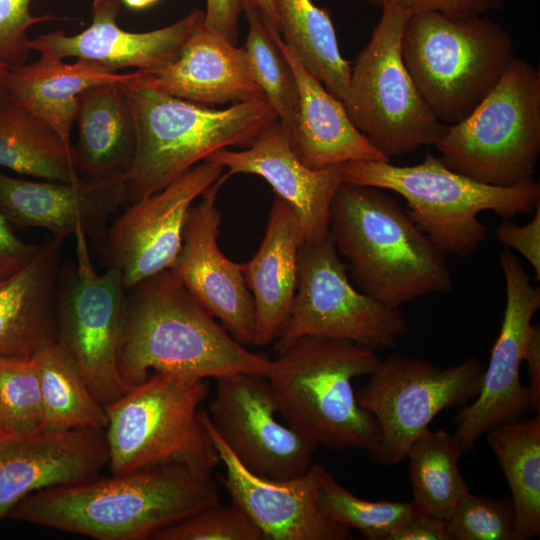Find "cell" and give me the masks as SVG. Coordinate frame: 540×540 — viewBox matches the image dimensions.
I'll use <instances>...</instances> for the list:
<instances>
[{
  "mask_svg": "<svg viewBox=\"0 0 540 540\" xmlns=\"http://www.w3.org/2000/svg\"><path fill=\"white\" fill-rule=\"evenodd\" d=\"M278 30L305 68L337 99L346 100L351 64L340 54L327 10L311 0H272Z\"/></svg>",
  "mask_w": 540,
  "mask_h": 540,
  "instance_id": "obj_29",
  "label": "cell"
},
{
  "mask_svg": "<svg viewBox=\"0 0 540 540\" xmlns=\"http://www.w3.org/2000/svg\"><path fill=\"white\" fill-rule=\"evenodd\" d=\"M375 350L342 339L304 336L277 353L266 378L288 426L319 446L372 453L381 432L356 399L352 380L381 363Z\"/></svg>",
  "mask_w": 540,
  "mask_h": 540,
  "instance_id": "obj_5",
  "label": "cell"
},
{
  "mask_svg": "<svg viewBox=\"0 0 540 540\" xmlns=\"http://www.w3.org/2000/svg\"><path fill=\"white\" fill-rule=\"evenodd\" d=\"M10 66L0 59V100L6 96V81Z\"/></svg>",
  "mask_w": 540,
  "mask_h": 540,
  "instance_id": "obj_47",
  "label": "cell"
},
{
  "mask_svg": "<svg viewBox=\"0 0 540 540\" xmlns=\"http://www.w3.org/2000/svg\"><path fill=\"white\" fill-rule=\"evenodd\" d=\"M154 540H264L261 530L237 506L220 502L156 533Z\"/></svg>",
  "mask_w": 540,
  "mask_h": 540,
  "instance_id": "obj_38",
  "label": "cell"
},
{
  "mask_svg": "<svg viewBox=\"0 0 540 540\" xmlns=\"http://www.w3.org/2000/svg\"><path fill=\"white\" fill-rule=\"evenodd\" d=\"M92 23L79 34L63 31L44 34L28 41L29 50L57 58L76 57L103 66L110 72L133 67L157 70L173 62L183 45L204 20V12L194 10L178 22L150 32L134 33L120 28L118 0H93Z\"/></svg>",
  "mask_w": 540,
  "mask_h": 540,
  "instance_id": "obj_22",
  "label": "cell"
},
{
  "mask_svg": "<svg viewBox=\"0 0 540 540\" xmlns=\"http://www.w3.org/2000/svg\"><path fill=\"white\" fill-rule=\"evenodd\" d=\"M76 240L77 265L66 272L55 295V340L76 363L97 401L106 406L134 387L118 368L126 289L118 270L95 271L86 236Z\"/></svg>",
  "mask_w": 540,
  "mask_h": 540,
  "instance_id": "obj_13",
  "label": "cell"
},
{
  "mask_svg": "<svg viewBox=\"0 0 540 540\" xmlns=\"http://www.w3.org/2000/svg\"><path fill=\"white\" fill-rule=\"evenodd\" d=\"M358 54L346 100L352 123L389 159L436 144L448 129L431 112L404 64L401 40L412 12L386 5Z\"/></svg>",
  "mask_w": 540,
  "mask_h": 540,
  "instance_id": "obj_10",
  "label": "cell"
},
{
  "mask_svg": "<svg viewBox=\"0 0 540 540\" xmlns=\"http://www.w3.org/2000/svg\"><path fill=\"white\" fill-rule=\"evenodd\" d=\"M496 238L505 247L519 252L532 266L537 280L540 278V204L532 220L518 226L503 219L496 229Z\"/></svg>",
  "mask_w": 540,
  "mask_h": 540,
  "instance_id": "obj_40",
  "label": "cell"
},
{
  "mask_svg": "<svg viewBox=\"0 0 540 540\" xmlns=\"http://www.w3.org/2000/svg\"><path fill=\"white\" fill-rule=\"evenodd\" d=\"M203 22L194 29L173 62L157 70H136L137 80L206 106L267 100L244 48H238Z\"/></svg>",
  "mask_w": 540,
  "mask_h": 540,
  "instance_id": "obj_23",
  "label": "cell"
},
{
  "mask_svg": "<svg viewBox=\"0 0 540 540\" xmlns=\"http://www.w3.org/2000/svg\"><path fill=\"white\" fill-rule=\"evenodd\" d=\"M506 287V305L483 381L472 404L458 410L453 434L463 454L490 429L531 410L530 396L520 381V367L531 320L540 307V288L508 249L499 255Z\"/></svg>",
  "mask_w": 540,
  "mask_h": 540,
  "instance_id": "obj_16",
  "label": "cell"
},
{
  "mask_svg": "<svg viewBox=\"0 0 540 540\" xmlns=\"http://www.w3.org/2000/svg\"><path fill=\"white\" fill-rule=\"evenodd\" d=\"M76 120L79 138L71 147L81 178L125 173L136 146L131 110L120 83L91 87L79 96Z\"/></svg>",
  "mask_w": 540,
  "mask_h": 540,
  "instance_id": "obj_28",
  "label": "cell"
},
{
  "mask_svg": "<svg viewBox=\"0 0 540 540\" xmlns=\"http://www.w3.org/2000/svg\"><path fill=\"white\" fill-rule=\"evenodd\" d=\"M201 420L225 466L222 484L231 502L240 508L270 540H345L350 529L321 512L318 505L320 479L324 467L312 464L300 476L273 479L244 467L214 430L207 411L200 408Z\"/></svg>",
  "mask_w": 540,
  "mask_h": 540,
  "instance_id": "obj_18",
  "label": "cell"
},
{
  "mask_svg": "<svg viewBox=\"0 0 540 540\" xmlns=\"http://www.w3.org/2000/svg\"><path fill=\"white\" fill-rule=\"evenodd\" d=\"M120 85L136 136L125 172L127 206L162 190L217 150L249 147L278 119L267 100L213 109L147 86L137 80L136 71Z\"/></svg>",
  "mask_w": 540,
  "mask_h": 540,
  "instance_id": "obj_4",
  "label": "cell"
},
{
  "mask_svg": "<svg viewBox=\"0 0 540 540\" xmlns=\"http://www.w3.org/2000/svg\"><path fill=\"white\" fill-rule=\"evenodd\" d=\"M414 504L413 513L395 527L386 540H451L444 520Z\"/></svg>",
  "mask_w": 540,
  "mask_h": 540,
  "instance_id": "obj_43",
  "label": "cell"
},
{
  "mask_svg": "<svg viewBox=\"0 0 540 540\" xmlns=\"http://www.w3.org/2000/svg\"><path fill=\"white\" fill-rule=\"evenodd\" d=\"M159 0H122L130 9L142 10L156 4Z\"/></svg>",
  "mask_w": 540,
  "mask_h": 540,
  "instance_id": "obj_48",
  "label": "cell"
},
{
  "mask_svg": "<svg viewBox=\"0 0 540 540\" xmlns=\"http://www.w3.org/2000/svg\"><path fill=\"white\" fill-rule=\"evenodd\" d=\"M44 411L33 357L0 356V426L3 433L31 435L43 431Z\"/></svg>",
  "mask_w": 540,
  "mask_h": 540,
  "instance_id": "obj_36",
  "label": "cell"
},
{
  "mask_svg": "<svg viewBox=\"0 0 540 540\" xmlns=\"http://www.w3.org/2000/svg\"><path fill=\"white\" fill-rule=\"evenodd\" d=\"M231 177L223 173L193 204L186 219L181 248L168 269L196 301L242 345H253L255 306L242 264L229 260L217 243L221 212L217 195Z\"/></svg>",
  "mask_w": 540,
  "mask_h": 540,
  "instance_id": "obj_17",
  "label": "cell"
},
{
  "mask_svg": "<svg viewBox=\"0 0 540 540\" xmlns=\"http://www.w3.org/2000/svg\"><path fill=\"white\" fill-rule=\"evenodd\" d=\"M383 8L386 5H400L412 13L420 11H439L462 17L486 15L490 11L503 9L505 0H363Z\"/></svg>",
  "mask_w": 540,
  "mask_h": 540,
  "instance_id": "obj_41",
  "label": "cell"
},
{
  "mask_svg": "<svg viewBox=\"0 0 540 540\" xmlns=\"http://www.w3.org/2000/svg\"><path fill=\"white\" fill-rule=\"evenodd\" d=\"M487 442L507 480L513 500L516 540L540 535V414L500 424Z\"/></svg>",
  "mask_w": 540,
  "mask_h": 540,
  "instance_id": "obj_30",
  "label": "cell"
},
{
  "mask_svg": "<svg viewBox=\"0 0 540 540\" xmlns=\"http://www.w3.org/2000/svg\"><path fill=\"white\" fill-rule=\"evenodd\" d=\"M483 365L473 357L441 368L426 360L392 353L356 393L358 404L377 420L381 439L369 453L376 464L393 466L406 458L416 438L443 410L474 399Z\"/></svg>",
  "mask_w": 540,
  "mask_h": 540,
  "instance_id": "obj_11",
  "label": "cell"
},
{
  "mask_svg": "<svg viewBox=\"0 0 540 540\" xmlns=\"http://www.w3.org/2000/svg\"><path fill=\"white\" fill-rule=\"evenodd\" d=\"M32 357L40 380L44 432L106 428L104 406L94 397L78 366L56 340L43 345Z\"/></svg>",
  "mask_w": 540,
  "mask_h": 540,
  "instance_id": "obj_31",
  "label": "cell"
},
{
  "mask_svg": "<svg viewBox=\"0 0 540 540\" xmlns=\"http://www.w3.org/2000/svg\"><path fill=\"white\" fill-rule=\"evenodd\" d=\"M206 379L153 372L104 406L112 475L179 464L212 474L220 458L201 417Z\"/></svg>",
  "mask_w": 540,
  "mask_h": 540,
  "instance_id": "obj_8",
  "label": "cell"
},
{
  "mask_svg": "<svg viewBox=\"0 0 540 540\" xmlns=\"http://www.w3.org/2000/svg\"><path fill=\"white\" fill-rule=\"evenodd\" d=\"M223 171L201 161L162 190L127 206L106 228L99 238L104 263L120 272L126 290L170 268L191 206Z\"/></svg>",
  "mask_w": 540,
  "mask_h": 540,
  "instance_id": "obj_15",
  "label": "cell"
},
{
  "mask_svg": "<svg viewBox=\"0 0 540 540\" xmlns=\"http://www.w3.org/2000/svg\"><path fill=\"white\" fill-rule=\"evenodd\" d=\"M463 455L453 435L444 430H424L410 446L408 459L412 501L446 521L469 486L459 469Z\"/></svg>",
  "mask_w": 540,
  "mask_h": 540,
  "instance_id": "obj_33",
  "label": "cell"
},
{
  "mask_svg": "<svg viewBox=\"0 0 540 540\" xmlns=\"http://www.w3.org/2000/svg\"><path fill=\"white\" fill-rule=\"evenodd\" d=\"M216 382L207 414L244 467L273 479L308 471L318 446L277 420V403L265 376L235 373L216 378Z\"/></svg>",
  "mask_w": 540,
  "mask_h": 540,
  "instance_id": "obj_14",
  "label": "cell"
},
{
  "mask_svg": "<svg viewBox=\"0 0 540 540\" xmlns=\"http://www.w3.org/2000/svg\"><path fill=\"white\" fill-rule=\"evenodd\" d=\"M244 11V0H206L204 25L237 43L238 25Z\"/></svg>",
  "mask_w": 540,
  "mask_h": 540,
  "instance_id": "obj_44",
  "label": "cell"
},
{
  "mask_svg": "<svg viewBox=\"0 0 540 540\" xmlns=\"http://www.w3.org/2000/svg\"><path fill=\"white\" fill-rule=\"evenodd\" d=\"M0 167L42 180L73 182L71 147L42 121L8 100L0 107Z\"/></svg>",
  "mask_w": 540,
  "mask_h": 540,
  "instance_id": "obj_32",
  "label": "cell"
},
{
  "mask_svg": "<svg viewBox=\"0 0 540 540\" xmlns=\"http://www.w3.org/2000/svg\"><path fill=\"white\" fill-rule=\"evenodd\" d=\"M271 367V359L236 341L169 270L126 290L118 368L128 385L142 384L153 372L266 377Z\"/></svg>",
  "mask_w": 540,
  "mask_h": 540,
  "instance_id": "obj_2",
  "label": "cell"
},
{
  "mask_svg": "<svg viewBox=\"0 0 540 540\" xmlns=\"http://www.w3.org/2000/svg\"><path fill=\"white\" fill-rule=\"evenodd\" d=\"M523 361L527 363L531 410L540 414V326L531 324L525 342Z\"/></svg>",
  "mask_w": 540,
  "mask_h": 540,
  "instance_id": "obj_45",
  "label": "cell"
},
{
  "mask_svg": "<svg viewBox=\"0 0 540 540\" xmlns=\"http://www.w3.org/2000/svg\"><path fill=\"white\" fill-rule=\"evenodd\" d=\"M219 502L212 474L166 464L47 488L7 517L97 540H146Z\"/></svg>",
  "mask_w": 540,
  "mask_h": 540,
  "instance_id": "obj_1",
  "label": "cell"
},
{
  "mask_svg": "<svg viewBox=\"0 0 540 540\" xmlns=\"http://www.w3.org/2000/svg\"><path fill=\"white\" fill-rule=\"evenodd\" d=\"M125 203V173L73 182L32 181L0 173V211L13 228L38 227L64 240L99 239Z\"/></svg>",
  "mask_w": 540,
  "mask_h": 540,
  "instance_id": "obj_19",
  "label": "cell"
},
{
  "mask_svg": "<svg viewBox=\"0 0 540 540\" xmlns=\"http://www.w3.org/2000/svg\"><path fill=\"white\" fill-rule=\"evenodd\" d=\"M404 64L443 124L467 117L515 59L511 34L486 15L412 13L401 40Z\"/></svg>",
  "mask_w": 540,
  "mask_h": 540,
  "instance_id": "obj_7",
  "label": "cell"
},
{
  "mask_svg": "<svg viewBox=\"0 0 540 540\" xmlns=\"http://www.w3.org/2000/svg\"><path fill=\"white\" fill-rule=\"evenodd\" d=\"M342 181L393 191L402 196L415 225L446 255L467 257L487 237L483 211L512 219L535 211L540 183L534 178L511 187L480 183L450 170L431 154L416 165L356 161L341 165Z\"/></svg>",
  "mask_w": 540,
  "mask_h": 540,
  "instance_id": "obj_6",
  "label": "cell"
},
{
  "mask_svg": "<svg viewBox=\"0 0 540 540\" xmlns=\"http://www.w3.org/2000/svg\"><path fill=\"white\" fill-rule=\"evenodd\" d=\"M405 333L400 309L352 286L330 233L320 242H303L296 295L274 342L276 353L304 336L348 340L373 350L395 348Z\"/></svg>",
  "mask_w": 540,
  "mask_h": 540,
  "instance_id": "obj_12",
  "label": "cell"
},
{
  "mask_svg": "<svg viewBox=\"0 0 540 540\" xmlns=\"http://www.w3.org/2000/svg\"><path fill=\"white\" fill-rule=\"evenodd\" d=\"M243 12L249 23L243 48L252 72L291 139L298 111V87L293 71L276 43L275 35L279 32H268L252 8L245 6Z\"/></svg>",
  "mask_w": 540,
  "mask_h": 540,
  "instance_id": "obj_34",
  "label": "cell"
},
{
  "mask_svg": "<svg viewBox=\"0 0 540 540\" xmlns=\"http://www.w3.org/2000/svg\"><path fill=\"white\" fill-rule=\"evenodd\" d=\"M435 146L446 167L480 183L511 187L533 179L540 154V70L515 58Z\"/></svg>",
  "mask_w": 540,
  "mask_h": 540,
  "instance_id": "obj_9",
  "label": "cell"
},
{
  "mask_svg": "<svg viewBox=\"0 0 540 540\" xmlns=\"http://www.w3.org/2000/svg\"><path fill=\"white\" fill-rule=\"evenodd\" d=\"M329 233L361 292L389 307L452 288L446 254L380 188L342 182Z\"/></svg>",
  "mask_w": 540,
  "mask_h": 540,
  "instance_id": "obj_3",
  "label": "cell"
},
{
  "mask_svg": "<svg viewBox=\"0 0 540 540\" xmlns=\"http://www.w3.org/2000/svg\"><path fill=\"white\" fill-rule=\"evenodd\" d=\"M62 241L51 236L29 264L0 280V356L32 357L55 340V281Z\"/></svg>",
  "mask_w": 540,
  "mask_h": 540,
  "instance_id": "obj_27",
  "label": "cell"
},
{
  "mask_svg": "<svg viewBox=\"0 0 540 540\" xmlns=\"http://www.w3.org/2000/svg\"><path fill=\"white\" fill-rule=\"evenodd\" d=\"M304 241L299 217L275 195L261 245L252 259L242 263L255 306V346L274 343L289 318L298 284V253Z\"/></svg>",
  "mask_w": 540,
  "mask_h": 540,
  "instance_id": "obj_24",
  "label": "cell"
},
{
  "mask_svg": "<svg viewBox=\"0 0 540 540\" xmlns=\"http://www.w3.org/2000/svg\"><path fill=\"white\" fill-rule=\"evenodd\" d=\"M40 249L39 244L21 240L0 211V280L23 269L34 259Z\"/></svg>",
  "mask_w": 540,
  "mask_h": 540,
  "instance_id": "obj_42",
  "label": "cell"
},
{
  "mask_svg": "<svg viewBox=\"0 0 540 540\" xmlns=\"http://www.w3.org/2000/svg\"><path fill=\"white\" fill-rule=\"evenodd\" d=\"M205 161L226 168L230 176L252 174L267 181L275 195L287 202L299 217L305 241L317 243L328 235L331 203L343 182L341 165L323 169L306 166L278 119L244 150L223 148Z\"/></svg>",
  "mask_w": 540,
  "mask_h": 540,
  "instance_id": "obj_21",
  "label": "cell"
},
{
  "mask_svg": "<svg viewBox=\"0 0 540 540\" xmlns=\"http://www.w3.org/2000/svg\"><path fill=\"white\" fill-rule=\"evenodd\" d=\"M275 40L297 82L299 102L291 142L300 160L313 169L389 161L352 123L343 102L305 68L279 33Z\"/></svg>",
  "mask_w": 540,
  "mask_h": 540,
  "instance_id": "obj_25",
  "label": "cell"
},
{
  "mask_svg": "<svg viewBox=\"0 0 540 540\" xmlns=\"http://www.w3.org/2000/svg\"><path fill=\"white\" fill-rule=\"evenodd\" d=\"M2 433H3V431H2V428H1V426H0V434H2Z\"/></svg>",
  "mask_w": 540,
  "mask_h": 540,
  "instance_id": "obj_49",
  "label": "cell"
},
{
  "mask_svg": "<svg viewBox=\"0 0 540 540\" xmlns=\"http://www.w3.org/2000/svg\"><path fill=\"white\" fill-rule=\"evenodd\" d=\"M451 540H516V515L510 497L467 492L445 521Z\"/></svg>",
  "mask_w": 540,
  "mask_h": 540,
  "instance_id": "obj_37",
  "label": "cell"
},
{
  "mask_svg": "<svg viewBox=\"0 0 540 540\" xmlns=\"http://www.w3.org/2000/svg\"><path fill=\"white\" fill-rule=\"evenodd\" d=\"M30 1L0 0V59L10 68L20 66L29 51L27 30L38 22L54 19L31 15Z\"/></svg>",
  "mask_w": 540,
  "mask_h": 540,
  "instance_id": "obj_39",
  "label": "cell"
},
{
  "mask_svg": "<svg viewBox=\"0 0 540 540\" xmlns=\"http://www.w3.org/2000/svg\"><path fill=\"white\" fill-rule=\"evenodd\" d=\"M318 505L328 519L348 529H357L367 540H386L388 534L415 508L412 500L361 499L342 486L325 468L320 479Z\"/></svg>",
  "mask_w": 540,
  "mask_h": 540,
  "instance_id": "obj_35",
  "label": "cell"
},
{
  "mask_svg": "<svg viewBox=\"0 0 540 540\" xmlns=\"http://www.w3.org/2000/svg\"><path fill=\"white\" fill-rule=\"evenodd\" d=\"M108 461L104 429L0 434V519L32 493L99 476Z\"/></svg>",
  "mask_w": 540,
  "mask_h": 540,
  "instance_id": "obj_20",
  "label": "cell"
},
{
  "mask_svg": "<svg viewBox=\"0 0 540 540\" xmlns=\"http://www.w3.org/2000/svg\"><path fill=\"white\" fill-rule=\"evenodd\" d=\"M245 6L259 15L268 30L279 32L272 0H244Z\"/></svg>",
  "mask_w": 540,
  "mask_h": 540,
  "instance_id": "obj_46",
  "label": "cell"
},
{
  "mask_svg": "<svg viewBox=\"0 0 540 540\" xmlns=\"http://www.w3.org/2000/svg\"><path fill=\"white\" fill-rule=\"evenodd\" d=\"M134 77L135 72H110L83 59L65 64L60 58L41 53L31 64L10 68L5 98L42 121L65 145L72 147L70 134L79 96L91 87L127 82Z\"/></svg>",
  "mask_w": 540,
  "mask_h": 540,
  "instance_id": "obj_26",
  "label": "cell"
}]
</instances>
